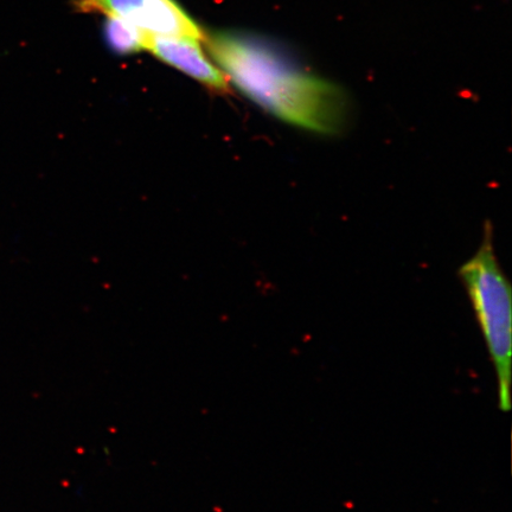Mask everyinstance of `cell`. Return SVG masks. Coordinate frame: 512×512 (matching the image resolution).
<instances>
[{
	"label": "cell",
	"mask_w": 512,
	"mask_h": 512,
	"mask_svg": "<svg viewBox=\"0 0 512 512\" xmlns=\"http://www.w3.org/2000/svg\"><path fill=\"white\" fill-rule=\"evenodd\" d=\"M213 60L249 100L286 124L322 136H336L348 119L341 87L320 78L275 41L251 32H206Z\"/></svg>",
	"instance_id": "1"
},
{
	"label": "cell",
	"mask_w": 512,
	"mask_h": 512,
	"mask_svg": "<svg viewBox=\"0 0 512 512\" xmlns=\"http://www.w3.org/2000/svg\"><path fill=\"white\" fill-rule=\"evenodd\" d=\"M459 277L494 366L499 409L507 413L511 409L512 292L498 264L490 222H486L482 245L460 268Z\"/></svg>",
	"instance_id": "2"
},
{
	"label": "cell",
	"mask_w": 512,
	"mask_h": 512,
	"mask_svg": "<svg viewBox=\"0 0 512 512\" xmlns=\"http://www.w3.org/2000/svg\"><path fill=\"white\" fill-rule=\"evenodd\" d=\"M147 34L124 21V19L106 16L105 40L107 46L119 55H132L146 49Z\"/></svg>",
	"instance_id": "5"
},
{
	"label": "cell",
	"mask_w": 512,
	"mask_h": 512,
	"mask_svg": "<svg viewBox=\"0 0 512 512\" xmlns=\"http://www.w3.org/2000/svg\"><path fill=\"white\" fill-rule=\"evenodd\" d=\"M76 8L124 19L151 36L188 37L201 42L206 37V31L176 0H78Z\"/></svg>",
	"instance_id": "3"
},
{
	"label": "cell",
	"mask_w": 512,
	"mask_h": 512,
	"mask_svg": "<svg viewBox=\"0 0 512 512\" xmlns=\"http://www.w3.org/2000/svg\"><path fill=\"white\" fill-rule=\"evenodd\" d=\"M201 41L188 37L147 36L146 49L158 60L179 70L203 86L217 92H226L227 79L211 63L200 46Z\"/></svg>",
	"instance_id": "4"
}]
</instances>
